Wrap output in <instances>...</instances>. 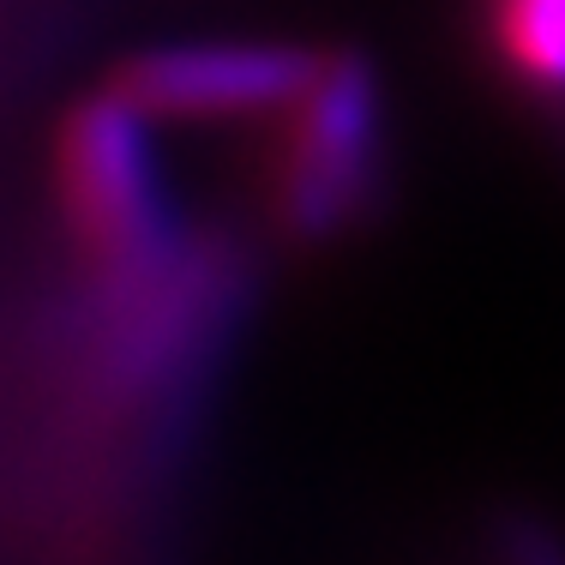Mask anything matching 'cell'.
Here are the masks:
<instances>
[{"instance_id":"obj_4","label":"cell","mask_w":565,"mask_h":565,"mask_svg":"<svg viewBox=\"0 0 565 565\" xmlns=\"http://www.w3.org/2000/svg\"><path fill=\"white\" fill-rule=\"evenodd\" d=\"M493 49L530 90H565V0H493Z\"/></svg>"},{"instance_id":"obj_1","label":"cell","mask_w":565,"mask_h":565,"mask_svg":"<svg viewBox=\"0 0 565 565\" xmlns=\"http://www.w3.org/2000/svg\"><path fill=\"white\" fill-rule=\"evenodd\" d=\"M385 169V97L361 55L319 61L313 85L282 109L271 163V223L289 241H338L361 223Z\"/></svg>"},{"instance_id":"obj_5","label":"cell","mask_w":565,"mask_h":565,"mask_svg":"<svg viewBox=\"0 0 565 565\" xmlns=\"http://www.w3.org/2000/svg\"><path fill=\"white\" fill-rule=\"evenodd\" d=\"M481 565H565V535L542 518H493Z\"/></svg>"},{"instance_id":"obj_2","label":"cell","mask_w":565,"mask_h":565,"mask_svg":"<svg viewBox=\"0 0 565 565\" xmlns=\"http://www.w3.org/2000/svg\"><path fill=\"white\" fill-rule=\"evenodd\" d=\"M55 174L61 217L109 289L169 271V211L151 163V115H139L120 90L73 109L61 127Z\"/></svg>"},{"instance_id":"obj_3","label":"cell","mask_w":565,"mask_h":565,"mask_svg":"<svg viewBox=\"0 0 565 565\" xmlns=\"http://www.w3.org/2000/svg\"><path fill=\"white\" fill-rule=\"evenodd\" d=\"M319 61L289 43H169L120 66V97L151 120L277 115L313 85Z\"/></svg>"}]
</instances>
